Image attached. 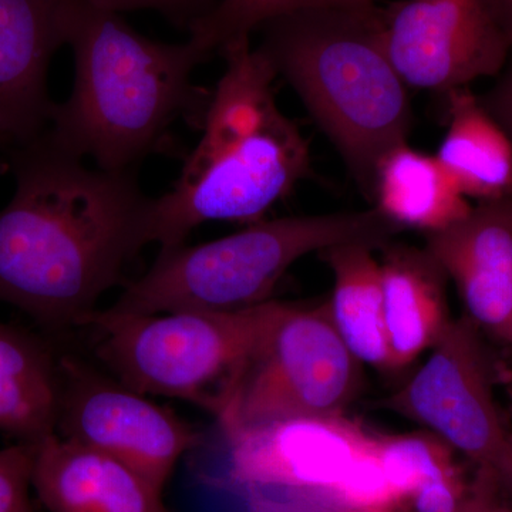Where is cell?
Here are the masks:
<instances>
[{
  "instance_id": "7402d4cb",
  "label": "cell",
  "mask_w": 512,
  "mask_h": 512,
  "mask_svg": "<svg viewBox=\"0 0 512 512\" xmlns=\"http://www.w3.org/2000/svg\"><path fill=\"white\" fill-rule=\"evenodd\" d=\"M312 510L404 512L380 460L377 434H372L342 478L316 501Z\"/></svg>"
},
{
  "instance_id": "5bb4252c",
  "label": "cell",
  "mask_w": 512,
  "mask_h": 512,
  "mask_svg": "<svg viewBox=\"0 0 512 512\" xmlns=\"http://www.w3.org/2000/svg\"><path fill=\"white\" fill-rule=\"evenodd\" d=\"M32 487L49 512H170L136 470L57 433L36 443Z\"/></svg>"
},
{
  "instance_id": "d6986e66",
  "label": "cell",
  "mask_w": 512,
  "mask_h": 512,
  "mask_svg": "<svg viewBox=\"0 0 512 512\" xmlns=\"http://www.w3.org/2000/svg\"><path fill=\"white\" fill-rule=\"evenodd\" d=\"M376 248L342 244L320 252L333 274L330 318L352 355L379 370H393L384 322L382 266Z\"/></svg>"
},
{
  "instance_id": "5b68a950",
  "label": "cell",
  "mask_w": 512,
  "mask_h": 512,
  "mask_svg": "<svg viewBox=\"0 0 512 512\" xmlns=\"http://www.w3.org/2000/svg\"><path fill=\"white\" fill-rule=\"evenodd\" d=\"M400 232L376 208L259 221L215 241L160 251L146 274L130 282L107 311H241L271 301L276 285L305 255L342 244L380 249Z\"/></svg>"
},
{
  "instance_id": "8fae6325",
  "label": "cell",
  "mask_w": 512,
  "mask_h": 512,
  "mask_svg": "<svg viewBox=\"0 0 512 512\" xmlns=\"http://www.w3.org/2000/svg\"><path fill=\"white\" fill-rule=\"evenodd\" d=\"M383 42L407 87L446 94L497 76L512 49L497 0L392 3Z\"/></svg>"
},
{
  "instance_id": "ffe728a7",
  "label": "cell",
  "mask_w": 512,
  "mask_h": 512,
  "mask_svg": "<svg viewBox=\"0 0 512 512\" xmlns=\"http://www.w3.org/2000/svg\"><path fill=\"white\" fill-rule=\"evenodd\" d=\"M384 471L403 505L424 485L463 473L454 450L431 431L377 436Z\"/></svg>"
},
{
  "instance_id": "cb8c5ba5",
  "label": "cell",
  "mask_w": 512,
  "mask_h": 512,
  "mask_svg": "<svg viewBox=\"0 0 512 512\" xmlns=\"http://www.w3.org/2000/svg\"><path fill=\"white\" fill-rule=\"evenodd\" d=\"M97 8L124 13L153 10L170 20L177 28L190 32L198 20L204 18L218 0H86Z\"/></svg>"
},
{
  "instance_id": "277c9868",
  "label": "cell",
  "mask_w": 512,
  "mask_h": 512,
  "mask_svg": "<svg viewBox=\"0 0 512 512\" xmlns=\"http://www.w3.org/2000/svg\"><path fill=\"white\" fill-rule=\"evenodd\" d=\"M259 49L301 97L372 198L384 154L407 143V86L383 42V9L328 5L266 23Z\"/></svg>"
},
{
  "instance_id": "e0dca14e",
  "label": "cell",
  "mask_w": 512,
  "mask_h": 512,
  "mask_svg": "<svg viewBox=\"0 0 512 512\" xmlns=\"http://www.w3.org/2000/svg\"><path fill=\"white\" fill-rule=\"evenodd\" d=\"M448 128L437 160L464 197L512 198V140L467 87L447 93Z\"/></svg>"
},
{
  "instance_id": "f1b7e54d",
  "label": "cell",
  "mask_w": 512,
  "mask_h": 512,
  "mask_svg": "<svg viewBox=\"0 0 512 512\" xmlns=\"http://www.w3.org/2000/svg\"><path fill=\"white\" fill-rule=\"evenodd\" d=\"M355 6H372L375 5V0H352Z\"/></svg>"
},
{
  "instance_id": "7c38bea8",
  "label": "cell",
  "mask_w": 512,
  "mask_h": 512,
  "mask_svg": "<svg viewBox=\"0 0 512 512\" xmlns=\"http://www.w3.org/2000/svg\"><path fill=\"white\" fill-rule=\"evenodd\" d=\"M426 251L456 284L467 318L512 346V198L480 202L463 221L427 235Z\"/></svg>"
},
{
  "instance_id": "9c48e42d",
  "label": "cell",
  "mask_w": 512,
  "mask_h": 512,
  "mask_svg": "<svg viewBox=\"0 0 512 512\" xmlns=\"http://www.w3.org/2000/svg\"><path fill=\"white\" fill-rule=\"evenodd\" d=\"M343 416L289 417L225 434L228 478L252 512H299L338 483L372 437Z\"/></svg>"
},
{
  "instance_id": "484cf974",
  "label": "cell",
  "mask_w": 512,
  "mask_h": 512,
  "mask_svg": "<svg viewBox=\"0 0 512 512\" xmlns=\"http://www.w3.org/2000/svg\"><path fill=\"white\" fill-rule=\"evenodd\" d=\"M481 103L512 140V67Z\"/></svg>"
},
{
  "instance_id": "3957f363",
  "label": "cell",
  "mask_w": 512,
  "mask_h": 512,
  "mask_svg": "<svg viewBox=\"0 0 512 512\" xmlns=\"http://www.w3.org/2000/svg\"><path fill=\"white\" fill-rule=\"evenodd\" d=\"M225 59L201 138L171 190L154 198L150 244L180 247L211 221H256L311 175L301 130L279 109L278 73L249 36L220 50Z\"/></svg>"
},
{
  "instance_id": "ba28073f",
  "label": "cell",
  "mask_w": 512,
  "mask_h": 512,
  "mask_svg": "<svg viewBox=\"0 0 512 512\" xmlns=\"http://www.w3.org/2000/svg\"><path fill=\"white\" fill-rule=\"evenodd\" d=\"M419 372L386 402L466 456L507 488L510 434L495 406L480 329L467 318L448 323Z\"/></svg>"
},
{
  "instance_id": "2e32d148",
  "label": "cell",
  "mask_w": 512,
  "mask_h": 512,
  "mask_svg": "<svg viewBox=\"0 0 512 512\" xmlns=\"http://www.w3.org/2000/svg\"><path fill=\"white\" fill-rule=\"evenodd\" d=\"M372 200L373 208L387 220L426 235L453 227L473 211L437 157L420 153L407 143L394 147L380 160Z\"/></svg>"
},
{
  "instance_id": "30bf717a",
  "label": "cell",
  "mask_w": 512,
  "mask_h": 512,
  "mask_svg": "<svg viewBox=\"0 0 512 512\" xmlns=\"http://www.w3.org/2000/svg\"><path fill=\"white\" fill-rule=\"evenodd\" d=\"M59 387L56 433L117 458L161 491L200 443L188 421L74 356L59 357Z\"/></svg>"
},
{
  "instance_id": "8992f818",
  "label": "cell",
  "mask_w": 512,
  "mask_h": 512,
  "mask_svg": "<svg viewBox=\"0 0 512 512\" xmlns=\"http://www.w3.org/2000/svg\"><path fill=\"white\" fill-rule=\"evenodd\" d=\"M268 301L241 311L154 315L96 312L97 356L111 376L147 396H164L220 414L239 369L278 311Z\"/></svg>"
},
{
  "instance_id": "4fadbf2b",
  "label": "cell",
  "mask_w": 512,
  "mask_h": 512,
  "mask_svg": "<svg viewBox=\"0 0 512 512\" xmlns=\"http://www.w3.org/2000/svg\"><path fill=\"white\" fill-rule=\"evenodd\" d=\"M66 0H0V140L18 147L42 136L56 103L47 74L64 46Z\"/></svg>"
},
{
  "instance_id": "83f0119b",
  "label": "cell",
  "mask_w": 512,
  "mask_h": 512,
  "mask_svg": "<svg viewBox=\"0 0 512 512\" xmlns=\"http://www.w3.org/2000/svg\"><path fill=\"white\" fill-rule=\"evenodd\" d=\"M510 461H508V477H507V487L508 493H512V436L510 440Z\"/></svg>"
},
{
  "instance_id": "d4e9b609",
  "label": "cell",
  "mask_w": 512,
  "mask_h": 512,
  "mask_svg": "<svg viewBox=\"0 0 512 512\" xmlns=\"http://www.w3.org/2000/svg\"><path fill=\"white\" fill-rule=\"evenodd\" d=\"M508 493L501 481L490 474L477 471L471 481V493L461 512H512V507L505 500Z\"/></svg>"
},
{
  "instance_id": "6da1fadb",
  "label": "cell",
  "mask_w": 512,
  "mask_h": 512,
  "mask_svg": "<svg viewBox=\"0 0 512 512\" xmlns=\"http://www.w3.org/2000/svg\"><path fill=\"white\" fill-rule=\"evenodd\" d=\"M9 168L15 192L0 210V302L52 332L84 326L150 245L154 198L134 171L87 167L46 131L10 148Z\"/></svg>"
},
{
  "instance_id": "f546056e",
  "label": "cell",
  "mask_w": 512,
  "mask_h": 512,
  "mask_svg": "<svg viewBox=\"0 0 512 512\" xmlns=\"http://www.w3.org/2000/svg\"><path fill=\"white\" fill-rule=\"evenodd\" d=\"M0 147H5V144H3L2 140H0Z\"/></svg>"
},
{
  "instance_id": "ac0fdd59",
  "label": "cell",
  "mask_w": 512,
  "mask_h": 512,
  "mask_svg": "<svg viewBox=\"0 0 512 512\" xmlns=\"http://www.w3.org/2000/svg\"><path fill=\"white\" fill-rule=\"evenodd\" d=\"M59 357L28 330L0 323V431L39 443L55 434Z\"/></svg>"
},
{
  "instance_id": "603a6c76",
  "label": "cell",
  "mask_w": 512,
  "mask_h": 512,
  "mask_svg": "<svg viewBox=\"0 0 512 512\" xmlns=\"http://www.w3.org/2000/svg\"><path fill=\"white\" fill-rule=\"evenodd\" d=\"M36 443L0 448V512H36L30 500Z\"/></svg>"
},
{
  "instance_id": "4316f807",
  "label": "cell",
  "mask_w": 512,
  "mask_h": 512,
  "mask_svg": "<svg viewBox=\"0 0 512 512\" xmlns=\"http://www.w3.org/2000/svg\"><path fill=\"white\" fill-rule=\"evenodd\" d=\"M497 5L512 43V0H497Z\"/></svg>"
},
{
  "instance_id": "52a82bcc",
  "label": "cell",
  "mask_w": 512,
  "mask_h": 512,
  "mask_svg": "<svg viewBox=\"0 0 512 512\" xmlns=\"http://www.w3.org/2000/svg\"><path fill=\"white\" fill-rule=\"evenodd\" d=\"M362 363L336 332L329 305L279 302L245 359L217 420L225 434L289 417L343 416Z\"/></svg>"
},
{
  "instance_id": "44dd1931",
  "label": "cell",
  "mask_w": 512,
  "mask_h": 512,
  "mask_svg": "<svg viewBox=\"0 0 512 512\" xmlns=\"http://www.w3.org/2000/svg\"><path fill=\"white\" fill-rule=\"evenodd\" d=\"M328 5L355 6L352 0H218L192 26L190 40L212 56L231 40L251 36L272 20Z\"/></svg>"
},
{
  "instance_id": "7a4b0ae2",
  "label": "cell",
  "mask_w": 512,
  "mask_h": 512,
  "mask_svg": "<svg viewBox=\"0 0 512 512\" xmlns=\"http://www.w3.org/2000/svg\"><path fill=\"white\" fill-rule=\"evenodd\" d=\"M63 30L74 83L46 130L56 146L92 158L99 170L126 173L160 151L175 121L201 128L212 92L192 73L211 55L192 40L150 39L86 0L64 2Z\"/></svg>"
},
{
  "instance_id": "4dcf8cb0",
  "label": "cell",
  "mask_w": 512,
  "mask_h": 512,
  "mask_svg": "<svg viewBox=\"0 0 512 512\" xmlns=\"http://www.w3.org/2000/svg\"><path fill=\"white\" fill-rule=\"evenodd\" d=\"M312 512H326V511H319V510H318V511H312Z\"/></svg>"
},
{
  "instance_id": "9a60e30c",
  "label": "cell",
  "mask_w": 512,
  "mask_h": 512,
  "mask_svg": "<svg viewBox=\"0 0 512 512\" xmlns=\"http://www.w3.org/2000/svg\"><path fill=\"white\" fill-rule=\"evenodd\" d=\"M380 251L384 322L396 370L433 348L451 322L446 298L448 278L426 248L389 242Z\"/></svg>"
}]
</instances>
